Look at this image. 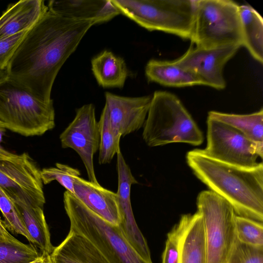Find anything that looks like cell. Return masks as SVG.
Wrapping results in <instances>:
<instances>
[{
    "instance_id": "26",
    "label": "cell",
    "mask_w": 263,
    "mask_h": 263,
    "mask_svg": "<svg viewBox=\"0 0 263 263\" xmlns=\"http://www.w3.org/2000/svg\"><path fill=\"white\" fill-rule=\"evenodd\" d=\"M33 245L0 240V263H28L41 255Z\"/></svg>"
},
{
    "instance_id": "11",
    "label": "cell",
    "mask_w": 263,
    "mask_h": 263,
    "mask_svg": "<svg viewBox=\"0 0 263 263\" xmlns=\"http://www.w3.org/2000/svg\"><path fill=\"white\" fill-rule=\"evenodd\" d=\"M60 140L63 148H72L79 155L88 180L99 184L93 165V156L100 144L99 124L93 104H85L77 110L74 118L61 134Z\"/></svg>"
},
{
    "instance_id": "28",
    "label": "cell",
    "mask_w": 263,
    "mask_h": 263,
    "mask_svg": "<svg viewBox=\"0 0 263 263\" xmlns=\"http://www.w3.org/2000/svg\"><path fill=\"white\" fill-rule=\"evenodd\" d=\"M0 210L4 218L5 227L13 233L22 235L34 245V241L27 232L15 203L1 187Z\"/></svg>"
},
{
    "instance_id": "7",
    "label": "cell",
    "mask_w": 263,
    "mask_h": 263,
    "mask_svg": "<svg viewBox=\"0 0 263 263\" xmlns=\"http://www.w3.org/2000/svg\"><path fill=\"white\" fill-rule=\"evenodd\" d=\"M239 7L231 0H196L192 43L205 48L242 46Z\"/></svg>"
},
{
    "instance_id": "36",
    "label": "cell",
    "mask_w": 263,
    "mask_h": 263,
    "mask_svg": "<svg viewBox=\"0 0 263 263\" xmlns=\"http://www.w3.org/2000/svg\"><path fill=\"white\" fill-rule=\"evenodd\" d=\"M7 76L6 71H0V80Z\"/></svg>"
},
{
    "instance_id": "19",
    "label": "cell",
    "mask_w": 263,
    "mask_h": 263,
    "mask_svg": "<svg viewBox=\"0 0 263 263\" xmlns=\"http://www.w3.org/2000/svg\"><path fill=\"white\" fill-rule=\"evenodd\" d=\"M50 257L53 263H109L89 240L70 230Z\"/></svg>"
},
{
    "instance_id": "15",
    "label": "cell",
    "mask_w": 263,
    "mask_h": 263,
    "mask_svg": "<svg viewBox=\"0 0 263 263\" xmlns=\"http://www.w3.org/2000/svg\"><path fill=\"white\" fill-rule=\"evenodd\" d=\"M73 188V195L90 210L111 224H120L121 215L116 193L80 177L75 180Z\"/></svg>"
},
{
    "instance_id": "34",
    "label": "cell",
    "mask_w": 263,
    "mask_h": 263,
    "mask_svg": "<svg viewBox=\"0 0 263 263\" xmlns=\"http://www.w3.org/2000/svg\"><path fill=\"white\" fill-rule=\"evenodd\" d=\"M28 263H53L50 254L47 253H42L36 259Z\"/></svg>"
},
{
    "instance_id": "5",
    "label": "cell",
    "mask_w": 263,
    "mask_h": 263,
    "mask_svg": "<svg viewBox=\"0 0 263 263\" xmlns=\"http://www.w3.org/2000/svg\"><path fill=\"white\" fill-rule=\"evenodd\" d=\"M0 121L23 136L42 135L55 126L53 101H43L7 76L0 80Z\"/></svg>"
},
{
    "instance_id": "18",
    "label": "cell",
    "mask_w": 263,
    "mask_h": 263,
    "mask_svg": "<svg viewBox=\"0 0 263 263\" xmlns=\"http://www.w3.org/2000/svg\"><path fill=\"white\" fill-rule=\"evenodd\" d=\"M178 263H205V239L202 216L198 211L183 215Z\"/></svg>"
},
{
    "instance_id": "17",
    "label": "cell",
    "mask_w": 263,
    "mask_h": 263,
    "mask_svg": "<svg viewBox=\"0 0 263 263\" xmlns=\"http://www.w3.org/2000/svg\"><path fill=\"white\" fill-rule=\"evenodd\" d=\"M48 10L43 0H23L10 5L0 16V40L28 31Z\"/></svg>"
},
{
    "instance_id": "13",
    "label": "cell",
    "mask_w": 263,
    "mask_h": 263,
    "mask_svg": "<svg viewBox=\"0 0 263 263\" xmlns=\"http://www.w3.org/2000/svg\"><path fill=\"white\" fill-rule=\"evenodd\" d=\"M117 166L118 176V205L121 221L118 225L123 234L138 254L145 260L152 262L147 241L135 220L130 201V189L138 181L133 175L121 152L117 154Z\"/></svg>"
},
{
    "instance_id": "32",
    "label": "cell",
    "mask_w": 263,
    "mask_h": 263,
    "mask_svg": "<svg viewBox=\"0 0 263 263\" xmlns=\"http://www.w3.org/2000/svg\"><path fill=\"white\" fill-rule=\"evenodd\" d=\"M27 31L0 40V71H6Z\"/></svg>"
},
{
    "instance_id": "29",
    "label": "cell",
    "mask_w": 263,
    "mask_h": 263,
    "mask_svg": "<svg viewBox=\"0 0 263 263\" xmlns=\"http://www.w3.org/2000/svg\"><path fill=\"white\" fill-rule=\"evenodd\" d=\"M40 173L43 184H47L55 180L72 194L74 182L81 175L79 170L60 163H57L55 167L43 168Z\"/></svg>"
},
{
    "instance_id": "10",
    "label": "cell",
    "mask_w": 263,
    "mask_h": 263,
    "mask_svg": "<svg viewBox=\"0 0 263 263\" xmlns=\"http://www.w3.org/2000/svg\"><path fill=\"white\" fill-rule=\"evenodd\" d=\"M207 144L203 152L228 164L252 167L258 157L262 158L263 143L254 142L239 131L218 120L208 117Z\"/></svg>"
},
{
    "instance_id": "27",
    "label": "cell",
    "mask_w": 263,
    "mask_h": 263,
    "mask_svg": "<svg viewBox=\"0 0 263 263\" xmlns=\"http://www.w3.org/2000/svg\"><path fill=\"white\" fill-rule=\"evenodd\" d=\"M235 230L239 242L263 249L262 222L236 215Z\"/></svg>"
},
{
    "instance_id": "9",
    "label": "cell",
    "mask_w": 263,
    "mask_h": 263,
    "mask_svg": "<svg viewBox=\"0 0 263 263\" xmlns=\"http://www.w3.org/2000/svg\"><path fill=\"white\" fill-rule=\"evenodd\" d=\"M41 170L26 153L0 148V187L14 202L43 208L46 202Z\"/></svg>"
},
{
    "instance_id": "1",
    "label": "cell",
    "mask_w": 263,
    "mask_h": 263,
    "mask_svg": "<svg viewBox=\"0 0 263 263\" xmlns=\"http://www.w3.org/2000/svg\"><path fill=\"white\" fill-rule=\"evenodd\" d=\"M95 24L48 10L27 31L8 65L7 76L43 101H52L51 90L59 71Z\"/></svg>"
},
{
    "instance_id": "30",
    "label": "cell",
    "mask_w": 263,
    "mask_h": 263,
    "mask_svg": "<svg viewBox=\"0 0 263 263\" xmlns=\"http://www.w3.org/2000/svg\"><path fill=\"white\" fill-rule=\"evenodd\" d=\"M181 230L182 223L179 220L167 235L165 248L162 255V263H178Z\"/></svg>"
},
{
    "instance_id": "37",
    "label": "cell",
    "mask_w": 263,
    "mask_h": 263,
    "mask_svg": "<svg viewBox=\"0 0 263 263\" xmlns=\"http://www.w3.org/2000/svg\"><path fill=\"white\" fill-rule=\"evenodd\" d=\"M2 221V220L1 219V218H0V221Z\"/></svg>"
},
{
    "instance_id": "12",
    "label": "cell",
    "mask_w": 263,
    "mask_h": 263,
    "mask_svg": "<svg viewBox=\"0 0 263 263\" xmlns=\"http://www.w3.org/2000/svg\"><path fill=\"white\" fill-rule=\"evenodd\" d=\"M240 47L232 45L205 48L192 46L174 61L198 77L204 85L222 89L226 86L223 68Z\"/></svg>"
},
{
    "instance_id": "3",
    "label": "cell",
    "mask_w": 263,
    "mask_h": 263,
    "mask_svg": "<svg viewBox=\"0 0 263 263\" xmlns=\"http://www.w3.org/2000/svg\"><path fill=\"white\" fill-rule=\"evenodd\" d=\"M142 137L151 147L172 143L198 146L203 135L180 99L166 91H156L143 125Z\"/></svg>"
},
{
    "instance_id": "33",
    "label": "cell",
    "mask_w": 263,
    "mask_h": 263,
    "mask_svg": "<svg viewBox=\"0 0 263 263\" xmlns=\"http://www.w3.org/2000/svg\"><path fill=\"white\" fill-rule=\"evenodd\" d=\"M0 240L7 241H16L18 240L6 230L2 221H0Z\"/></svg>"
},
{
    "instance_id": "6",
    "label": "cell",
    "mask_w": 263,
    "mask_h": 263,
    "mask_svg": "<svg viewBox=\"0 0 263 263\" xmlns=\"http://www.w3.org/2000/svg\"><path fill=\"white\" fill-rule=\"evenodd\" d=\"M121 13L149 31L191 40L196 0H111Z\"/></svg>"
},
{
    "instance_id": "14",
    "label": "cell",
    "mask_w": 263,
    "mask_h": 263,
    "mask_svg": "<svg viewBox=\"0 0 263 263\" xmlns=\"http://www.w3.org/2000/svg\"><path fill=\"white\" fill-rule=\"evenodd\" d=\"M103 109L112 127L122 137L143 127L152 96L128 97L106 92Z\"/></svg>"
},
{
    "instance_id": "16",
    "label": "cell",
    "mask_w": 263,
    "mask_h": 263,
    "mask_svg": "<svg viewBox=\"0 0 263 263\" xmlns=\"http://www.w3.org/2000/svg\"><path fill=\"white\" fill-rule=\"evenodd\" d=\"M47 5L48 10L55 14L92 21L96 24L109 21L120 14L111 0H52Z\"/></svg>"
},
{
    "instance_id": "24",
    "label": "cell",
    "mask_w": 263,
    "mask_h": 263,
    "mask_svg": "<svg viewBox=\"0 0 263 263\" xmlns=\"http://www.w3.org/2000/svg\"><path fill=\"white\" fill-rule=\"evenodd\" d=\"M208 117L231 126L254 142L263 143L262 108L245 115L211 111Z\"/></svg>"
},
{
    "instance_id": "4",
    "label": "cell",
    "mask_w": 263,
    "mask_h": 263,
    "mask_svg": "<svg viewBox=\"0 0 263 263\" xmlns=\"http://www.w3.org/2000/svg\"><path fill=\"white\" fill-rule=\"evenodd\" d=\"M63 202L70 230L89 240L109 263H153L138 254L118 225L102 218L73 194L66 191Z\"/></svg>"
},
{
    "instance_id": "20",
    "label": "cell",
    "mask_w": 263,
    "mask_h": 263,
    "mask_svg": "<svg viewBox=\"0 0 263 263\" xmlns=\"http://www.w3.org/2000/svg\"><path fill=\"white\" fill-rule=\"evenodd\" d=\"M145 73L148 81L168 87L204 85L198 77L177 65L174 60L152 59L146 65Z\"/></svg>"
},
{
    "instance_id": "25",
    "label": "cell",
    "mask_w": 263,
    "mask_h": 263,
    "mask_svg": "<svg viewBox=\"0 0 263 263\" xmlns=\"http://www.w3.org/2000/svg\"><path fill=\"white\" fill-rule=\"evenodd\" d=\"M100 133L99 162L110 163L115 155L121 151V135L111 125L106 111L103 109L98 122Z\"/></svg>"
},
{
    "instance_id": "22",
    "label": "cell",
    "mask_w": 263,
    "mask_h": 263,
    "mask_svg": "<svg viewBox=\"0 0 263 263\" xmlns=\"http://www.w3.org/2000/svg\"><path fill=\"white\" fill-rule=\"evenodd\" d=\"M14 203L27 232L34 241V246L41 253L50 254L54 247L51 242L43 208L23 202Z\"/></svg>"
},
{
    "instance_id": "8",
    "label": "cell",
    "mask_w": 263,
    "mask_h": 263,
    "mask_svg": "<svg viewBox=\"0 0 263 263\" xmlns=\"http://www.w3.org/2000/svg\"><path fill=\"white\" fill-rule=\"evenodd\" d=\"M197 205L204 222L205 263H228L237 242L233 208L210 190L199 194Z\"/></svg>"
},
{
    "instance_id": "2",
    "label": "cell",
    "mask_w": 263,
    "mask_h": 263,
    "mask_svg": "<svg viewBox=\"0 0 263 263\" xmlns=\"http://www.w3.org/2000/svg\"><path fill=\"white\" fill-rule=\"evenodd\" d=\"M188 165L194 175L226 200L236 215L263 221V164L244 167L212 158L202 149L189 151Z\"/></svg>"
},
{
    "instance_id": "23",
    "label": "cell",
    "mask_w": 263,
    "mask_h": 263,
    "mask_svg": "<svg viewBox=\"0 0 263 263\" xmlns=\"http://www.w3.org/2000/svg\"><path fill=\"white\" fill-rule=\"evenodd\" d=\"M242 46L259 63L263 62V20L261 15L248 5H239Z\"/></svg>"
},
{
    "instance_id": "35",
    "label": "cell",
    "mask_w": 263,
    "mask_h": 263,
    "mask_svg": "<svg viewBox=\"0 0 263 263\" xmlns=\"http://www.w3.org/2000/svg\"><path fill=\"white\" fill-rule=\"evenodd\" d=\"M6 129L4 124L0 121V148H3L1 145V143L2 142L3 136L5 134Z\"/></svg>"
},
{
    "instance_id": "31",
    "label": "cell",
    "mask_w": 263,
    "mask_h": 263,
    "mask_svg": "<svg viewBox=\"0 0 263 263\" xmlns=\"http://www.w3.org/2000/svg\"><path fill=\"white\" fill-rule=\"evenodd\" d=\"M228 263H263V249L237 242Z\"/></svg>"
},
{
    "instance_id": "21",
    "label": "cell",
    "mask_w": 263,
    "mask_h": 263,
    "mask_svg": "<svg viewBox=\"0 0 263 263\" xmlns=\"http://www.w3.org/2000/svg\"><path fill=\"white\" fill-rule=\"evenodd\" d=\"M91 64L98 83L104 88H122L129 76L124 60L108 50L94 57Z\"/></svg>"
}]
</instances>
